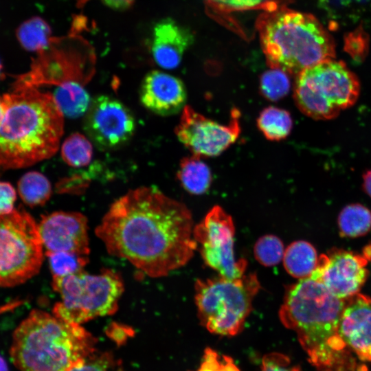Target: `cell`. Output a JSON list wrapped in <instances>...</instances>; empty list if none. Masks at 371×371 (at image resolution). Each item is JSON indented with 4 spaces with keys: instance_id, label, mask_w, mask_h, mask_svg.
Returning a JSON list of instances; mask_svg holds the SVG:
<instances>
[{
    "instance_id": "obj_1",
    "label": "cell",
    "mask_w": 371,
    "mask_h": 371,
    "mask_svg": "<svg viewBox=\"0 0 371 371\" xmlns=\"http://www.w3.org/2000/svg\"><path fill=\"white\" fill-rule=\"evenodd\" d=\"M193 229L191 212L183 203L157 187L144 186L115 201L95 232L111 255L160 278L192 258L198 247Z\"/></svg>"
},
{
    "instance_id": "obj_2",
    "label": "cell",
    "mask_w": 371,
    "mask_h": 371,
    "mask_svg": "<svg viewBox=\"0 0 371 371\" xmlns=\"http://www.w3.org/2000/svg\"><path fill=\"white\" fill-rule=\"evenodd\" d=\"M345 302L311 277L285 289L280 319L296 333L310 362L322 371H365L339 333Z\"/></svg>"
},
{
    "instance_id": "obj_3",
    "label": "cell",
    "mask_w": 371,
    "mask_h": 371,
    "mask_svg": "<svg viewBox=\"0 0 371 371\" xmlns=\"http://www.w3.org/2000/svg\"><path fill=\"white\" fill-rule=\"evenodd\" d=\"M0 124V166L28 167L53 156L64 131V115L54 96L36 87L12 89Z\"/></svg>"
},
{
    "instance_id": "obj_4",
    "label": "cell",
    "mask_w": 371,
    "mask_h": 371,
    "mask_svg": "<svg viewBox=\"0 0 371 371\" xmlns=\"http://www.w3.org/2000/svg\"><path fill=\"white\" fill-rule=\"evenodd\" d=\"M256 25L271 69L297 75L306 68L335 58L333 36L312 14L269 2Z\"/></svg>"
},
{
    "instance_id": "obj_5",
    "label": "cell",
    "mask_w": 371,
    "mask_h": 371,
    "mask_svg": "<svg viewBox=\"0 0 371 371\" xmlns=\"http://www.w3.org/2000/svg\"><path fill=\"white\" fill-rule=\"evenodd\" d=\"M81 324L32 311L14 330L10 358L20 371H69L95 350Z\"/></svg>"
},
{
    "instance_id": "obj_6",
    "label": "cell",
    "mask_w": 371,
    "mask_h": 371,
    "mask_svg": "<svg viewBox=\"0 0 371 371\" xmlns=\"http://www.w3.org/2000/svg\"><path fill=\"white\" fill-rule=\"evenodd\" d=\"M260 287L256 273L235 279L219 276L197 279L194 299L201 325L216 335H237L243 328Z\"/></svg>"
},
{
    "instance_id": "obj_7",
    "label": "cell",
    "mask_w": 371,
    "mask_h": 371,
    "mask_svg": "<svg viewBox=\"0 0 371 371\" xmlns=\"http://www.w3.org/2000/svg\"><path fill=\"white\" fill-rule=\"evenodd\" d=\"M357 77L341 60L330 58L297 75L294 99L299 109L315 120H330L358 99Z\"/></svg>"
},
{
    "instance_id": "obj_8",
    "label": "cell",
    "mask_w": 371,
    "mask_h": 371,
    "mask_svg": "<svg viewBox=\"0 0 371 371\" xmlns=\"http://www.w3.org/2000/svg\"><path fill=\"white\" fill-rule=\"evenodd\" d=\"M52 287L61 299L54 305L52 314L78 324L113 314L124 292L121 276L110 269L98 274L82 270L66 276L52 277Z\"/></svg>"
},
{
    "instance_id": "obj_9",
    "label": "cell",
    "mask_w": 371,
    "mask_h": 371,
    "mask_svg": "<svg viewBox=\"0 0 371 371\" xmlns=\"http://www.w3.org/2000/svg\"><path fill=\"white\" fill-rule=\"evenodd\" d=\"M38 225L23 209L0 215V287H12L36 275L43 261Z\"/></svg>"
},
{
    "instance_id": "obj_10",
    "label": "cell",
    "mask_w": 371,
    "mask_h": 371,
    "mask_svg": "<svg viewBox=\"0 0 371 371\" xmlns=\"http://www.w3.org/2000/svg\"><path fill=\"white\" fill-rule=\"evenodd\" d=\"M234 235L232 216L219 205L211 208L193 229V238L205 265L227 279L242 277L247 267L246 259L235 257Z\"/></svg>"
},
{
    "instance_id": "obj_11",
    "label": "cell",
    "mask_w": 371,
    "mask_h": 371,
    "mask_svg": "<svg viewBox=\"0 0 371 371\" xmlns=\"http://www.w3.org/2000/svg\"><path fill=\"white\" fill-rule=\"evenodd\" d=\"M240 111L232 109L230 121L221 124L186 105L182 110L175 134L179 141L193 155L214 157L234 144L240 133Z\"/></svg>"
},
{
    "instance_id": "obj_12",
    "label": "cell",
    "mask_w": 371,
    "mask_h": 371,
    "mask_svg": "<svg viewBox=\"0 0 371 371\" xmlns=\"http://www.w3.org/2000/svg\"><path fill=\"white\" fill-rule=\"evenodd\" d=\"M135 128L131 111L120 101L108 95L91 100L85 114L84 131L100 150L122 146L133 137Z\"/></svg>"
},
{
    "instance_id": "obj_13",
    "label": "cell",
    "mask_w": 371,
    "mask_h": 371,
    "mask_svg": "<svg viewBox=\"0 0 371 371\" xmlns=\"http://www.w3.org/2000/svg\"><path fill=\"white\" fill-rule=\"evenodd\" d=\"M371 249L363 254L336 250L319 257L317 266L309 276L321 282L336 297L346 300L358 293L364 284Z\"/></svg>"
},
{
    "instance_id": "obj_14",
    "label": "cell",
    "mask_w": 371,
    "mask_h": 371,
    "mask_svg": "<svg viewBox=\"0 0 371 371\" xmlns=\"http://www.w3.org/2000/svg\"><path fill=\"white\" fill-rule=\"evenodd\" d=\"M46 256L67 252L88 256L87 219L76 212H54L42 216L38 224Z\"/></svg>"
},
{
    "instance_id": "obj_15",
    "label": "cell",
    "mask_w": 371,
    "mask_h": 371,
    "mask_svg": "<svg viewBox=\"0 0 371 371\" xmlns=\"http://www.w3.org/2000/svg\"><path fill=\"white\" fill-rule=\"evenodd\" d=\"M339 333L360 361L371 362V297L358 293L346 300Z\"/></svg>"
},
{
    "instance_id": "obj_16",
    "label": "cell",
    "mask_w": 371,
    "mask_h": 371,
    "mask_svg": "<svg viewBox=\"0 0 371 371\" xmlns=\"http://www.w3.org/2000/svg\"><path fill=\"white\" fill-rule=\"evenodd\" d=\"M186 98L183 82L169 74L153 70L142 81L141 104L157 115L167 116L177 113L186 106Z\"/></svg>"
},
{
    "instance_id": "obj_17",
    "label": "cell",
    "mask_w": 371,
    "mask_h": 371,
    "mask_svg": "<svg viewBox=\"0 0 371 371\" xmlns=\"http://www.w3.org/2000/svg\"><path fill=\"white\" fill-rule=\"evenodd\" d=\"M193 41L194 34L190 29L170 18L161 19L153 29L152 56L161 68L175 69L180 65L185 52Z\"/></svg>"
},
{
    "instance_id": "obj_18",
    "label": "cell",
    "mask_w": 371,
    "mask_h": 371,
    "mask_svg": "<svg viewBox=\"0 0 371 371\" xmlns=\"http://www.w3.org/2000/svg\"><path fill=\"white\" fill-rule=\"evenodd\" d=\"M52 94L64 116L70 118L85 115L91 102L83 85L74 80L58 84Z\"/></svg>"
},
{
    "instance_id": "obj_19",
    "label": "cell",
    "mask_w": 371,
    "mask_h": 371,
    "mask_svg": "<svg viewBox=\"0 0 371 371\" xmlns=\"http://www.w3.org/2000/svg\"><path fill=\"white\" fill-rule=\"evenodd\" d=\"M282 260L284 267L289 275L302 279L309 277L315 271L319 257L311 243L297 240L286 247Z\"/></svg>"
},
{
    "instance_id": "obj_20",
    "label": "cell",
    "mask_w": 371,
    "mask_h": 371,
    "mask_svg": "<svg viewBox=\"0 0 371 371\" xmlns=\"http://www.w3.org/2000/svg\"><path fill=\"white\" fill-rule=\"evenodd\" d=\"M177 177L187 192L196 195L205 193L212 181L210 168L196 155L185 157L181 161Z\"/></svg>"
},
{
    "instance_id": "obj_21",
    "label": "cell",
    "mask_w": 371,
    "mask_h": 371,
    "mask_svg": "<svg viewBox=\"0 0 371 371\" xmlns=\"http://www.w3.org/2000/svg\"><path fill=\"white\" fill-rule=\"evenodd\" d=\"M257 126L267 139L280 141L291 133L293 120L287 111L269 106L260 112L257 119Z\"/></svg>"
},
{
    "instance_id": "obj_22",
    "label": "cell",
    "mask_w": 371,
    "mask_h": 371,
    "mask_svg": "<svg viewBox=\"0 0 371 371\" xmlns=\"http://www.w3.org/2000/svg\"><path fill=\"white\" fill-rule=\"evenodd\" d=\"M51 33L47 23L41 17L34 16L20 25L16 37L25 49L43 52L49 45Z\"/></svg>"
},
{
    "instance_id": "obj_23",
    "label": "cell",
    "mask_w": 371,
    "mask_h": 371,
    "mask_svg": "<svg viewBox=\"0 0 371 371\" xmlns=\"http://www.w3.org/2000/svg\"><path fill=\"white\" fill-rule=\"evenodd\" d=\"M18 191L23 201L30 207L44 205L52 192L48 179L37 171L28 172L21 177Z\"/></svg>"
},
{
    "instance_id": "obj_24",
    "label": "cell",
    "mask_w": 371,
    "mask_h": 371,
    "mask_svg": "<svg viewBox=\"0 0 371 371\" xmlns=\"http://www.w3.org/2000/svg\"><path fill=\"white\" fill-rule=\"evenodd\" d=\"M338 225L343 236L365 235L371 229V212L359 203L348 205L339 213Z\"/></svg>"
},
{
    "instance_id": "obj_25",
    "label": "cell",
    "mask_w": 371,
    "mask_h": 371,
    "mask_svg": "<svg viewBox=\"0 0 371 371\" xmlns=\"http://www.w3.org/2000/svg\"><path fill=\"white\" fill-rule=\"evenodd\" d=\"M63 161L74 168L89 165L93 157L92 142L87 137L75 133L66 138L61 146Z\"/></svg>"
},
{
    "instance_id": "obj_26",
    "label": "cell",
    "mask_w": 371,
    "mask_h": 371,
    "mask_svg": "<svg viewBox=\"0 0 371 371\" xmlns=\"http://www.w3.org/2000/svg\"><path fill=\"white\" fill-rule=\"evenodd\" d=\"M262 95L271 101L284 97L290 89L289 74L278 69H271L264 72L260 80Z\"/></svg>"
},
{
    "instance_id": "obj_27",
    "label": "cell",
    "mask_w": 371,
    "mask_h": 371,
    "mask_svg": "<svg viewBox=\"0 0 371 371\" xmlns=\"http://www.w3.org/2000/svg\"><path fill=\"white\" fill-rule=\"evenodd\" d=\"M256 260L265 267L275 266L283 259L284 247L282 241L276 236L265 235L259 238L254 247Z\"/></svg>"
},
{
    "instance_id": "obj_28",
    "label": "cell",
    "mask_w": 371,
    "mask_h": 371,
    "mask_svg": "<svg viewBox=\"0 0 371 371\" xmlns=\"http://www.w3.org/2000/svg\"><path fill=\"white\" fill-rule=\"evenodd\" d=\"M52 277L66 276L84 269L89 257L72 253L56 252L47 255Z\"/></svg>"
},
{
    "instance_id": "obj_29",
    "label": "cell",
    "mask_w": 371,
    "mask_h": 371,
    "mask_svg": "<svg viewBox=\"0 0 371 371\" xmlns=\"http://www.w3.org/2000/svg\"><path fill=\"white\" fill-rule=\"evenodd\" d=\"M69 371H124L121 363L111 354L95 350Z\"/></svg>"
},
{
    "instance_id": "obj_30",
    "label": "cell",
    "mask_w": 371,
    "mask_h": 371,
    "mask_svg": "<svg viewBox=\"0 0 371 371\" xmlns=\"http://www.w3.org/2000/svg\"><path fill=\"white\" fill-rule=\"evenodd\" d=\"M345 49L355 60H363L368 51L366 34L361 30L349 34L346 38Z\"/></svg>"
},
{
    "instance_id": "obj_31",
    "label": "cell",
    "mask_w": 371,
    "mask_h": 371,
    "mask_svg": "<svg viewBox=\"0 0 371 371\" xmlns=\"http://www.w3.org/2000/svg\"><path fill=\"white\" fill-rule=\"evenodd\" d=\"M261 371H301L292 366L289 357L280 353H271L262 359Z\"/></svg>"
},
{
    "instance_id": "obj_32",
    "label": "cell",
    "mask_w": 371,
    "mask_h": 371,
    "mask_svg": "<svg viewBox=\"0 0 371 371\" xmlns=\"http://www.w3.org/2000/svg\"><path fill=\"white\" fill-rule=\"evenodd\" d=\"M16 199V194L13 186L4 181H0V215L12 212Z\"/></svg>"
},
{
    "instance_id": "obj_33",
    "label": "cell",
    "mask_w": 371,
    "mask_h": 371,
    "mask_svg": "<svg viewBox=\"0 0 371 371\" xmlns=\"http://www.w3.org/2000/svg\"><path fill=\"white\" fill-rule=\"evenodd\" d=\"M212 3L231 10H247L261 4L262 0H210Z\"/></svg>"
},
{
    "instance_id": "obj_34",
    "label": "cell",
    "mask_w": 371,
    "mask_h": 371,
    "mask_svg": "<svg viewBox=\"0 0 371 371\" xmlns=\"http://www.w3.org/2000/svg\"><path fill=\"white\" fill-rule=\"evenodd\" d=\"M369 0H323L325 4L335 9H345L350 5L363 4Z\"/></svg>"
},
{
    "instance_id": "obj_35",
    "label": "cell",
    "mask_w": 371,
    "mask_h": 371,
    "mask_svg": "<svg viewBox=\"0 0 371 371\" xmlns=\"http://www.w3.org/2000/svg\"><path fill=\"white\" fill-rule=\"evenodd\" d=\"M135 0H102L108 7L113 10H124L128 8Z\"/></svg>"
},
{
    "instance_id": "obj_36",
    "label": "cell",
    "mask_w": 371,
    "mask_h": 371,
    "mask_svg": "<svg viewBox=\"0 0 371 371\" xmlns=\"http://www.w3.org/2000/svg\"><path fill=\"white\" fill-rule=\"evenodd\" d=\"M363 188L365 192L371 197V170L363 175Z\"/></svg>"
},
{
    "instance_id": "obj_37",
    "label": "cell",
    "mask_w": 371,
    "mask_h": 371,
    "mask_svg": "<svg viewBox=\"0 0 371 371\" xmlns=\"http://www.w3.org/2000/svg\"><path fill=\"white\" fill-rule=\"evenodd\" d=\"M6 111V105L3 100V96H0V124L2 122V120L4 117L5 113Z\"/></svg>"
},
{
    "instance_id": "obj_38",
    "label": "cell",
    "mask_w": 371,
    "mask_h": 371,
    "mask_svg": "<svg viewBox=\"0 0 371 371\" xmlns=\"http://www.w3.org/2000/svg\"><path fill=\"white\" fill-rule=\"evenodd\" d=\"M0 371H8V365L5 359L0 355Z\"/></svg>"
},
{
    "instance_id": "obj_39",
    "label": "cell",
    "mask_w": 371,
    "mask_h": 371,
    "mask_svg": "<svg viewBox=\"0 0 371 371\" xmlns=\"http://www.w3.org/2000/svg\"><path fill=\"white\" fill-rule=\"evenodd\" d=\"M2 67H3V66H2L1 63V61H0V73H1V69H2Z\"/></svg>"
}]
</instances>
